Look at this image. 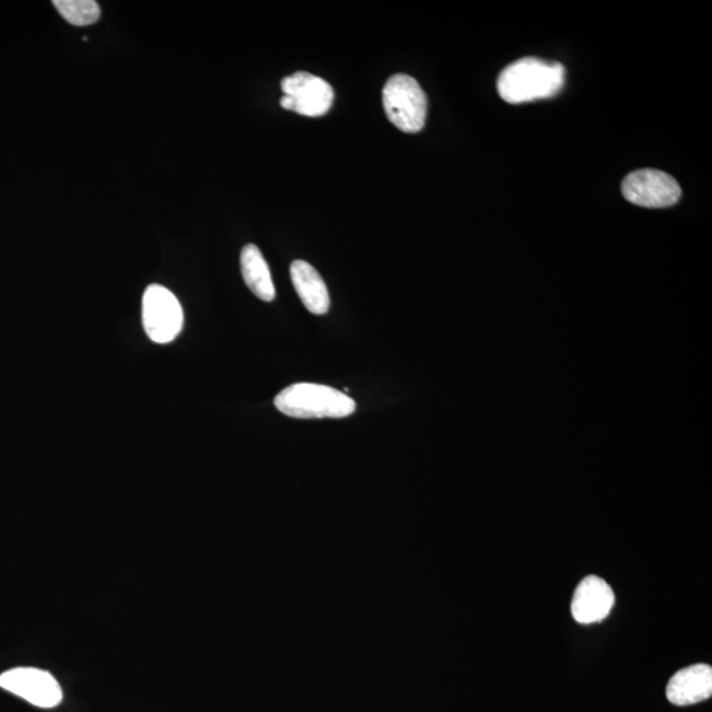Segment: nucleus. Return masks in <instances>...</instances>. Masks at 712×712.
Returning a JSON list of instances; mask_svg holds the SVG:
<instances>
[{"label":"nucleus","instance_id":"nucleus-11","mask_svg":"<svg viewBox=\"0 0 712 712\" xmlns=\"http://www.w3.org/2000/svg\"><path fill=\"white\" fill-rule=\"evenodd\" d=\"M241 268L243 279L256 297L266 303H271L276 297V290L271 272L260 249L255 245H247L242 249Z\"/></svg>","mask_w":712,"mask_h":712},{"label":"nucleus","instance_id":"nucleus-9","mask_svg":"<svg viewBox=\"0 0 712 712\" xmlns=\"http://www.w3.org/2000/svg\"><path fill=\"white\" fill-rule=\"evenodd\" d=\"M712 696V668L710 665H691L672 677L666 697L676 705H690L708 701Z\"/></svg>","mask_w":712,"mask_h":712},{"label":"nucleus","instance_id":"nucleus-7","mask_svg":"<svg viewBox=\"0 0 712 712\" xmlns=\"http://www.w3.org/2000/svg\"><path fill=\"white\" fill-rule=\"evenodd\" d=\"M0 688L42 709H52L62 701L59 682L48 672L16 668L0 676Z\"/></svg>","mask_w":712,"mask_h":712},{"label":"nucleus","instance_id":"nucleus-3","mask_svg":"<svg viewBox=\"0 0 712 712\" xmlns=\"http://www.w3.org/2000/svg\"><path fill=\"white\" fill-rule=\"evenodd\" d=\"M383 107L390 124L402 132H420L425 126L428 97L413 77H390L383 87Z\"/></svg>","mask_w":712,"mask_h":712},{"label":"nucleus","instance_id":"nucleus-4","mask_svg":"<svg viewBox=\"0 0 712 712\" xmlns=\"http://www.w3.org/2000/svg\"><path fill=\"white\" fill-rule=\"evenodd\" d=\"M141 318L147 336L159 345L175 341L184 326V312L177 297L159 284L147 288L141 303Z\"/></svg>","mask_w":712,"mask_h":712},{"label":"nucleus","instance_id":"nucleus-12","mask_svg":"<svg viewBox=\"0 0 712 712\" xmlns=\"http://www.w3.org/2000/svg\"><path fill=\"white\" fill-rule=\"evenodd\" d=\"M54 5L60 15L77 27L98 22L101 9L94 0H55Z\"/></svg>","mask_w":712,"mask_h":712},{"label":"nucleus","instance_id":"nucleus-1","mask_svg":"<svg viewBox=\"0 0 712 712\" xmlns=\"http://www.w3.org/2000/svg\"><path fill=\"white\" fill-rule=\"evenodd\" d=\"M564 85V67L525 57L506 67L498 79L500 97L511 105L556 97Z\"/></svg>","mask_w":712,"mask_h":712},{"label":"nucleus","instance_id":"nucleus-10","mask_svg":"<svg viewBox=\"0 0 712 712\" xmlns=\"http://www.w3.org/2000/svg\"><path fill=\"white\" fill-rule=\"evenodd\" d=\"M291 279L307 311L316 316L329 312V291L316 268L304 260H294L291 265Z\"/></svg>","mask_w":712,"mask_h":712},{"label":"nucleus","instance_id":"nucleus-6","mask_svg":"<svg viewBox=\"0 0 712 712\" xmlns=\"http://www.w3.org/2000/svg\"><path fill=\"white\" fill-rule=\"evenodd\" d=\"M627 201L647 209L670 208L679 201L682 190L676 178L657 170L630 173L621 184Z\"/></svg>","mask_w":712,"mask_h":712},{"label":"nucleus","instance_id":"nucleus-8","mask_svg":"<svg viewBox=\"0 0 712 712\" xmlns=\"http://www.w3.org/2000/svg\"><path fill=\"white\" fill-rule=\"evenodd\" d=\"M615 594L605 580L588 575L575 588L572 602L573 618L580 625L599 623L612 611Z\"/></svg>","mask_w":712,"mask_h":712},{"label":"nucleus","instance_id":"nucleus-2","mask_svg":"<svg viewBox=\"0 0 712 712\" xmlns=\"http://www.w3.org/2000/svg\"><path fill=\"white\" fill-rule=\"evenodd\" d=\"M275 407L293 419H342L355 412L357 404L336 388L297 383L276 396Z\"/></svg>","mask_w":712,"mask_h":712},{"label":"nucleus","instance_id":"nucleus-5","mask_svg":"<svg viewBox=\"0 0 712 712\" xmlns=\"http://www.w3.org/2000/svg\"><path fill=\"white\" fill-rule=\"evenodd\" d=\"M284 95L280 100L285 110L318 118L327 114L335 102V90L320 77L297 72L281 81Z\"/></svg>","mask_w":712,"mask_h":712}]
</instances>
